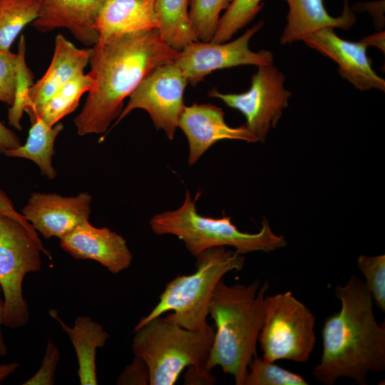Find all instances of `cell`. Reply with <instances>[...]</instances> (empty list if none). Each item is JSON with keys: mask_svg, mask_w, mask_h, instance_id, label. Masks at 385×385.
I'll list each match as a JSON object with an SVG mask.
<instances>
[{"mask_svg": "<svg viewBox=\"0 0 385 385\" xmlns=\"http://www.w3.org/2000/svg\"><path fill=\"white\" fill-rule=\"evenodd\" d=\"M234 0H190L189 16L199 41H211L217 29L220 14Z\"/></svg>", "mask_w": 385, "mask_h": 385, "instance_id": "26", "label": "cell"}, {"mask_svg": "<svg viewBox=\"0 0 385 385\" xmlns=\"http://www.w3.org/2000/svg\"><path fill=\"white\" fill-rule=\"evenodd\" d=\"M17 53L0 49V102L12 106L16 82Z\"/></svg>", "mask_w": 385, "mask_h": 385, "instance_id": "30", "label": "cell"}, {"mask_svg": "<svg viewBox=\"0 0 385 385\" xmlns=\"http://www.w3.org/2000/svg\"><path fill=\"white\" fill-rule=\"evenodd\" d=\"M196 271L178 275L165 285L159 302L151 312L142 317L134 331L154 317L168 311L164 318L190 330H199L208 323V309L214 289L224 275L240 271L244 266L243 255L225 247L207 249L195 257Z\"/></svg>", "mask_w": 385, "mask_h": 385, "instance_id": "5", "label": "cell"}, {"mask_svg": "<svg viewBox=\"0 0 385 385\" xmlns=\"http://www.w3.org/2000/svg\"><path fill=\"white\" fill-rule=\"evenodd\" d=\"M91 200L86 192L73 197L34 192L21 215L45 239L61 238L88 220Z\"/></svg>", "mask_w": 385, "mask_h": 385, "instance_id": "12", "label": "cell"}, {"mask_svg": "<svg viewBox=\"0 0 385 385\" xmlns=\"http://www.w3.org/2000/svg\"><path fill=\"white\" fill-rule=\"evenodd\" d=\"M315 324L314 314L291 291L265 296L258 338L262 358L307 361L316 343Z\"/></svg>", "mask_w": 385, "mask_h": 385, "instance_id": "8", "label": "cell"}, {"mask_svg": "<svg viewBox=\"0 0 385 385\" xmlns=\"http://www.w3.org/2000/svg\"><path fill=\"white\" fill-rule=\"evenodd\" d=\"M300 374L256 355L251 361L244 385H307Z\"/></svg>", "mask_w": 385, "mask_h": 385, "instance_id": "27", "label": "cell"}, {"mask_svg": "<svg viewBox=\"0 0 385 385\" xmlns=\"http://www.w3.org/2000/svg\"><path fill=\"white\" fill-rule=\"evenodd\" d=\"M155 0H107L94 24L98 38L158 29Z\"/></svg>", "mask_w": 385, "mask_h": 385, "instance_id": "19", "label": "cell"}, {"mask_svg": "<svg viewBox=\"0 0 385 385\" xmlns=\"http://www.w3.org/2000/svg\"><path fill=\"white\" fill-rule=\"evenodd\" d=\"M178 53L158 29L98 38L89 60L93 84L73 120L78 134L105 133L121 113L124 100L145 76L173 61Z\"/></svg>", "mask_w": 385, "mask_h": 385, "instance_id": "1", "label": "cell"}, {"mask_svg": "<svg viewBox=\"0 0 385 385\" xmlns=\"http://www.w3.org/2000/svg\"><path fill=\"white\" fill-rule=\"evenodd\" d=\"M289 5L287 25L280 38L281 44L303 41L310 34L325 27L348 29L356 21V15L344 0L340 16H331L323 0H286Z\"/></svg>", "mask_w": 385, "mask_h": 385, "instance_id": "18", "label": "cell"}, {"mask_svg": "<svg viewBox=\"0 0 385 385\" xmlns=\"http://www.w3.org/2000/svg\"><path fill=\"white\" fill-rule=\"evenodd\" d=\"M19 138L0 120V153L21 145Z\"/></svg>", "mask_w": 385, "mask_h": 385, "instance_id": "35", "label": "cell"}, {"mask_svg": "<svg viewBox=\"0 0 385 385\" xmlns=\"http://www.w3.org/2000/svg\"><path fill=\"white\" fill-rule=\"evenodd\" d=\"M51 260L38 233L7 215L0 216V286L4 296L3 325L27 324L29 309L22 292L24 277L41 269V252Z\"/></svg>", "mask_w": 385, "mask_h": 385, "instance_id": "7", "label": "cell"}, {"mask_svg": "<svg viewBox=\"0 0 385 385\" xmlns=\"http://www.w3.org/2000/svg\"><path fill=\"white\" fill-rule=\"evenodd\" d=\"M267 281L258 279L248 285L217 284L208 309L215 322V337L207 367L219 366L231 374L236 385H244L249 365L257 355V343L264 319Z\"/></svg>", "mask_w": 385, "mask_h": 385, "instance_id": "3", "label": "cell"}, {"mask_svg": "<svg viewBox=\"0 0 385 385\" xmlns=\"http://www.w3.org/2000/svg\"><path fill=\"white\" fill-rule=\"evenodd\" d=\"M26 38L21 35L18 45L14 101L8 111L9 123L19 130L22 129L21 119L26 107L28 92L34 83L33 73L26 62Z\"/></svg>", "mask_w": 385, "mask_h": 385, "instance_id": "28", "label": "cell"}, {"mask_svg": "<svg viewBox=\"0 0 385 385\" xmlns=\"http://www.w3.org/2000/svg\"><path fill=\"white\" fill-rule=\"evenodd\" d=\"M186 190L183 204L177 210L157 214L150 220L153 232L158 235H173L183 240L193 257L215 247L230 246L241 255L251 252H272L287 246L283 235L274 234L264 218L258 232H243L232 222L230 216L204 217L196 209L195 202Z\"/></svg>", "mask_w": 385, "mask_h": 385, "instance_id": "4", "label": "cell"}, {"mask_svg": "<svg viewBox=\"0 0 385 385\" xmlns=\"http://www.w3.org/2000/svg\"><path fill=\"white\" fill-rule=\"evenodd\" d=\"M2 290L0 286V356H4L7 353V346L3 338L1 326L3 325V314H4V300H2L1 294Z\"/></svg>", "mask_w": 385, "mask_h": 385, "instance_id": "38", "label": "cell"}, {"mask_svg": "<svg viewBox=\"0 0 385 385\" xmlns=\"http://www.w3.org/2000/svg\"><path fill=\"white\" fill-rule=\"evenodd\" d=\"M221 108L213 104L193 103L185 106L178 128L185 133L189 144V165H193L215 143L222 140L257 142L245 125L233 128L225 121Z\"/></svg>", "mask_w": 385, "mask_h": 385, "instance_id": "14", "label": "cell"}, {"mask_svg": "<svg viewBox=\"0 0 385 385\" xmlns=\"http://www.w3.org/2000/svg\"><path fill=\"white\" fill-rule=\"evenodd\" d=\"M365 43L369 45H374L384 51V32L374 34L363 39Z\"/></svg>", "mask_w": 385, "mask_h": 385, "instance_id": "36", "label": "cell"}, {"mask_svg": "<svg viewBox=\"0 0 385 385\" xmlns=\"http://www.w3.org/2000/svg\"><path fill=\"white\" fill-rule=\"evenodd\" d=\"M334 294L341 308L324 321L321 360L313 376L324 385H333L343 376L366 385L370 372L385 371L384 321L377 322L373 298L356 275L337 284Z\"/></svg>", "mask_w": 385, "mask_h": 385, "instance_id": "2", "label": "cell"}, {"mask_svg": "<svg viewBox=\"0 0 385 385\" xmlns=\"http://www.w3.org/2000/svg\"><path fill=\"white\" fill-rule=\"evenodd\" d=\"M38 14L36 0H0V49L10 50L21 30Z\"/></svg>", "mask_w": 385, "mask_h": 385, "instance_id": "24", "label": "cell"}, {"mask_svg": "<svg viewBox=\"0 0 385 385\" xmlns=\"http://www.w3.org/2000/svg\"><path fill=\"white\" fill-rule=\"evenodd\" d=\"M49 314L68 335L74 347L78 363L80 384L96 385V350L105 346L109 334L101 324L93 321L89 316L78 317L74 326L70 327L59 318L56 310L51 309Z\"/></svg>", "mask_w": 385, "mask_h": 385, "instance_id": "20", "label": "cell"}, {"mask_svg": "<svg viewBox=\"0 0 385 385\" xmlns=\"http://www.w3.org/2000/svg\"><path fill=\"white\" fill-rule=\"evenodd\" d=\"M19 365V363L16 362L0 364V384L10 374H13Z\"/></svg>", "mask_w": 385, "mask_h": 385, "instance_id": "37", "label": "cell"}, {"mask_svg": "<svg viewBox=\"0 0 385 385\" xmlns=\"http://www.w3.org/2000/svg\"><path fill=\"white\" fill-rule=\"evenodd\" d=\"M60 354L58 348L48 340L41 366L38 371L30 379L23 383L24 385H52Z\"/></svg>", "mask_w": 385, "mask_h": 385, "instance_id": "31", "label": "cell"}, {"mask_svg": "<svg viewBox=\"0 0 385 385\" xmlns=\"http://www.w3.org/2000/svg\"><path fill=\"white\" fill-rule=\"evenodd\" d=\"M36 1L39 5V14L33 26L37 30L49 32L65 28L85 46H93L97 43L99 36L94 24L107 0Z\"/></svg>", "mask_w": 385, "mask_h": 385, "instance_id": "17", "label": "cell"}, {"mask_svg": "<svg viewBox=\"0 0 385 385\" xmlns=\"http://www.w3.org/2000/svg\"><path fill=\"white\" fill-rule=\"evenodd\" d=\"M188 81L175 61L161 64L141 81L129 96V101L115 125L133 110L146 111L158 130L173 140L185 108L183 94Z\"/></svg>", "mask_w": 385, "mask_h": 385, "instance_id": "10", "label": "cell"}, {"mask_svg": "<svg viewBox=\"0 0 385 385\" xmlns=\"http://www.w3.org/2000/svg\"><path fill=\"white\" fill-rule=\"evenodd\" d=\"M134 332L132 350L147 364L150 385H173L190 366L207 369L214 326L190 330L158 316Z\"/></svg>", "mask_w": 385, "mask_h": 385, "instance_id": "6", "label": "cell"}, {"mask_svg": "<svg viewBox=\"0 0 385 385\" xmlns=\"http://www.w3.org/2000/svg\"><path fill=\"white\" fill-rule=\"evenodd\" d=\"M309 47L333 60L338 73L360 91L376 88L385 91V81L372 68L371 59L366 54L369 46L362 39L359 42L339 37L332 28H323L305 38Z\"/></svg>", "mask_w": 385, "mask_h": 385, "instance_id": "13", "label": "cell"}, {"mask_svg": "<svg viewBox=\"0 0 385 385\" xmlns=\"http://www.w3.org/2000/svg\"><path fill=\"white\" fill-rule=\"evenodd\" d=\"M190 0H155L158 30L162 39L180 51L187 44L197 41L192 27L189 7Z\"/></svg>", "mask_w": 385, "mask_h": 385, "instance_id": "22", "label": "cell"}, {"mask_svg": "<svg viewBox=\"0 0 385 385\" xmlns=\"http://www.w3.org/2000/svg\"><path fill=\"white\" fill-rule=\"evenodd\" d=\"M357 266L365 277L364 281L376 305L385 311V255H360Z\"/></svg>", "mask_w": 385, "mask_h": 385, "instance_id": "29", "label": "cell"}, {"mask_svg": "<svg viewBox=\"0 0 385 385\" xmlns=\"http://www.w3.org/2000/svg\"><path fill=\"white\" fill-rule=\"evenodd\" d=\"M210 371L207 368L188 366V371L184 374V384H215L217 383V379L216 377L211 375Z\"/></svg>", "mask_w": 385, "mask_h": 385, "instance_id": "33", "label": "cell"}, {"mask_svg": "<svg viewBox=\"0 0 385 385\" xmlns=\"http://www.w3.org/2000/svg\"><path fill=\"white\" fill-rule=\"evenodd\" d=\"M60 240L61 247L76 260H92L113 274L128 269L133 255L125 239L108 227H96L88 220Z\"/></svg>", "mask_w": 385, "mask_h": 385, "instance_id": "15", "label": "cell"}, {"mask_svg": "<svg viewBox=\"0 0 385 385\" xmlns=\"http://www.w3.org/2000/svg\"><path fill=\"white\" fill-rule=\"evenodd\" d=\"M63 129V125L61 123L49 126L42 119L37 118L31 123L25 144L8 149L3 154L7 157L26 158L34 162L42 175L52 180L57 174L52 165V157L55 153L54 144Z\"/></svg>", "mask_w": 385, "mask_h": 385, "instance_id": "21", "label": "cell"}, {"mask_svg": "<svg viewBox=\"0 0 385 385\" xmlns=\"http://www.w3.org/2000/svg\"><path fill=\"white\" fill-rule=\"evenodd\" d=\"M93 84V78L90 73L76 76L48 100L37 118L42 119L49 126H53L76 109L81 96L91 90Z\"/></svg>", "mask_w": 385, "mask_h": 385, "instance_id": "23", "label": "cell"}, {"mask_svg": "<svg viewBox=\"0 0 385 385\" xmlns=\"http://www.w3.org/2000/svg\"><path fill=\"white\" fill-rule=\"evenodd\" d=\"M7 215L22 223L29 230L36 232L32 225L14 208L12 202L0 189V216Z\"/></svg>", "mask_w": 385, "mask_h": 385, "instance_id": "34", "label": "cell"}, {"mask_svg": "<svg viewBox=\"0 0 385 385\" xmlns=\"http://www.w3.org/2000/svg\"><path fill=\"white\" fill-rule=\"evenodd\" d=\"M264 25L261 21L230 42L192 41L179 51L174 60L188 83H199L212 72L222 68L243 65L260 66L274 63L273 53L267 50L254 52L249 47L251 38Z\"/></svg>", "mask_w": 385, "mask_h": 385, "instance_id": "11", "label": "cell"}, {"mask_svg": "<svg viewBox=\"0 0 385 385\" xmlns=\"http://www.w3.org/2000/svg\"><path fill=\"white\" fill-rule=\"evenodd\" d=\"M262 0H234L220 18L217 29L211 41L224 43L254 20L262 9Z\"/></svg>", "mask_w": 385, "mask_h": 385, "instance_id": "25", "label": "cell"}, {"mask_svg": "<svg viewBox=\"0 0 385 385\" xmlns=\"http://www.w3.org/2000/svg\"><path fill=\"white\" fill-rule=\"evenodd\" d=\"M91 48H79L58 34L55 38L51 62L44 75L29 88L24 111L34 123L48 100L76 76L84 73Z\"/></svg>", "mask_w": 385, "mask_h": 385, "instance_id": "16", "label": "cell"}, {"mask_svg": "<svg viewBox=\"0 0 385 385\" xmlns=\"http://www.w3.org/2000/svg\"><path fill=\"white\" fill-rule=\"evenodd\" d=\"M150 383V374L145 361L135 356L131 364L125 366L117 379L119 385H147Z\"/></svg>", "mask_w": 385, "mask_h": 385, "instance_id": "32", "label": "cell"}, {"mask_svg": "<svg viewBox=\"0 0 385 385\" xmlns=\"http://www.w3.org/2000/svg\"><path fill=\"white\" fill-rule=\"evenodd\" d=\"M285 76L273 63L258 66L251 86L241 93H222L210 91V97L222 100L230 108L241 112L245 126L257 138L264 142L270 128H274L282 111L288 106L292 94L284 86Z\"/></svg>", "mask_w": 385, "mask_h": 385, "instance_id": "9", "label": "cell"}]
</instances>
